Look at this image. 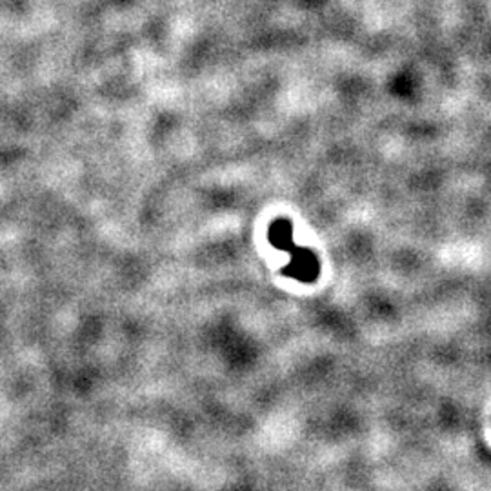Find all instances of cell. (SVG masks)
<instances>
[{
  "instance_id": "1",
  "label": "cell",
  "mask_w": 491,
  "mask_h": 491,
  "mask_svg": "<svg viewBox=\"0 0 491 491\" xmlns=\"http://www.w3.org/2000/svg\"><path fill=\"white\" fill-rule=\"evenodd\" d=\"M269 242L282 251H287L291 260L289 264L282 269L284 275L297 278L301 282H314L321 275V264L319 259L314 251L306 248L295 246L293 242V226L286 219H277L271 223L269 232H268Z\"/></svg>"
}]
</instances>
